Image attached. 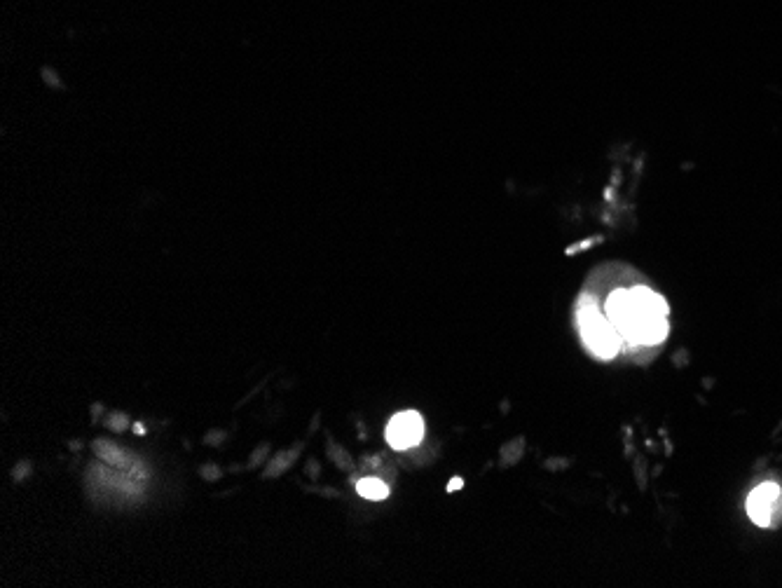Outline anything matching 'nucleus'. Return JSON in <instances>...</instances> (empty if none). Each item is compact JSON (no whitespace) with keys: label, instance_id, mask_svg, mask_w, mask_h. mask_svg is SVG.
I'll return each instance as SVG.
<instances>
[{"label":"nucleus","instance_id":"obj_4","mask_svg":"<svg viewBox=\"0 0 782 588\" xmlns=\"http://www.w3.org/2000/svg\"><path fill=\"white\" fill-rule=\"evenodd\" d=\"M422 439H424V422H422V417L415 413V410L399 413L394 417V420L389 422L387 441L396 450L415 448Z\"/></svg>","mask_w":782,"mask_h":588},{"label":"nucleus","instance_id":"obj_1","mask_svg":"<svg viewBox=\"0 0 782 588\" xmlns=\"http://www.w3.org/2000/svg\"><path fill=\"white\" fill-rule=\"evenodd\" d=\"M670 307L663 296L647 286L633 291L619 289L607 300V317L619 328L621 338L635 345H658L668 335Z\"/></svg>","mask_w":782,"mask_h":588},{"label":"nucleus","instance_id":"obj_2","mask_svg":"<svg viewBox=\"0 0 782 588\" xmlns=\"http://www.w3.org/2000/svg\"><path fill=\"white\" fill-rule=\"evenodd\" d=\"M579 328L586 345L591 347L593 354H598L600 359H614L621 350V333L619 328L612 324V319L607 314H602L595 305L583 303L579 312Z\"/></svg>","mask_w":782,"mask_h":588},{"label":"nucleus","instance_id":"obj_5","mask_svg":"<svg viewBox=\"0 0 782 588\" xmlns=\"http://www.w3.org/2000/svg\"><path fill=\"white\" fill-rule=\"evenodd\" d=\"M356 490H359V495L366 497V499H384V497H389L387 483L377 481V478H363V481H359V485H356Z\"/></svg>","mask_w":782,"mask_h":588},{"label":"nucleus","instance_id":"obj_3","mask_svg":"<svg viewBox=\"0 0 782 588\" xmlns=\"http://www.w3.org/2000/svg\"><path fill=\"white\" fill-rule=\"evenodd\" d=\"M782 504V488L775 483H761L747 497V514L759 528H771L775 523V511Z\"/></svg>","mask_w":782,"mask_h":588},{"label":"nucleus","instance_id":"obj_6","mask_svg":"<svg viewBox=\"0 0 782 588\" xmlns=\"http://www.w3.org/2000/svg\"><path fill=\"white\" fill-rule=\"evenodd\" d=\"M96 448H101V450H106V453H99L101 457H106V460H111V462H120V460H122V457H120V453H118V448H115V446H111V443H108V446H106V443H104V441H99V443H96Z\"/></svg>","mask_w":782,"mask_h":588},{"label":"nucleus","instance_id":"obj_7","mask_svg":"<svg viewBox=\"0 0 782 588\" xmlns=\"http://www.w3.org/2000/svg\"><path fill=\"white\" fill-rule=\"evenodd\" d=\"M462 485H464V481H462V478H455V481H452L450 483V492H455V490H459V488H462Z\"/></svg>","mask_w":782,"mask_h":588}]
</instances>
